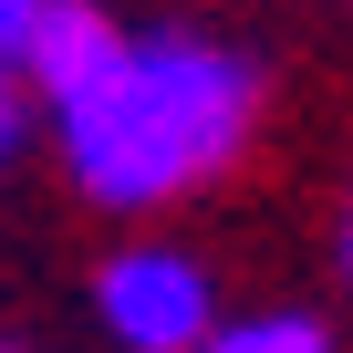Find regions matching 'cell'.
<instances>
[{
    "label": "cell",
    "instance_id": "8992f818",
    "mask_svg": "<svg viewBox=\"0 0 353 353\" xmlns=\"http://www.w3.org/2000/svg\"><path fill=\"white\" fill-rule=\"evenodd\" d=\"M11 145H21V94H11V73H0V166H11Z\"/></svg>",
    "mask_w": 353,
    "mask_h": 353
},
{
    "label": "cell",
    "instance_id": "7a4b0ae2",
    "mask_svg": "<svg viewBox=\"0 0 353 353\" xmlns=\"http://www.w3.org/2000/svg\"><path fill=\"white\" fill-rule=\"evenodd\" d=\"M94 322L125 343V353H198L208 322H219V291L188 250H114L94 270Z\"/></svg>",
    "mask_w": 353,
    "mask_h": 353
},
{
    "label": "cell",
    "instance_id": "3957f363",
    "mask_svg": "<svg viewBox=\"0 0 353 353\" xmlns=\"http://www.w3.org/2000/svg\"><path fill=\"white\" fill-rule=\"evenodd\" d=\"M114 42H125V32L94 11V0H42V21H32V42H21V73H32L42 104H52V94H73L83 73H104Z\"/></svg>",
    "mask_w": 353,
    "mask_h": 353
},
{
    "label": "cell",
    "instance_id": "5b68a950",
    "mask_svg": "<svg viewBox=\"0 0 353 353\" xmlns=\"http://www.w3.org/2000/svg\"><path fill=\"white\" fill-rule=\"evenodd\" d=\"M32 21H42V0H0V63H21V42H32Z\"/></svg>",
    "mask_w": 353,
    "mask_h": 353
},
{
    "label": "cell",
    "instance_id": "6da1fadb",
    "mask_svg": "<svg viewBox=\"0 0 353 353\" xmlns=\"http://www.w3.org/2000/svg\"><path fill=\"white\" fill-rule=\"evenodd\" d=\"M260 125V63L198 32H125L104 52V73H83L73 94H52V135L63 166L94 208H166L208 188L219 166H239Z\"/></svg>",
    "mask_w": 353,
    "mask_h": 353
},
{
    "label": "cell",
    "instance_id": "277c9868",
    "mask_svg": "<svg viewBox=\"0 0 353 353\" xmlns=\"http://www.w3.org/2000/svg\"><path fill=\"white\" fill-rule=\"evenodd\" d=\"M198 353H332V332L312 312H239V322H208Z\"/></svg>",
    "mask_w": 353,
    "mask_h": 353
},
{
    "label": "cell",
    "instance_id": "52a82bcc",
    "mask_svg": "<svg viewBox=\"0 0 353 353\" xmlns=\"http://www.w3.org/2000/svg\"><path fill=\"white\" fill-rule=\"evenodd\" d=\"M343 281H353V198H343Z\"/></svg>",
    "mask_w": 353,
    "mask_h": 353
}]
</instances>
